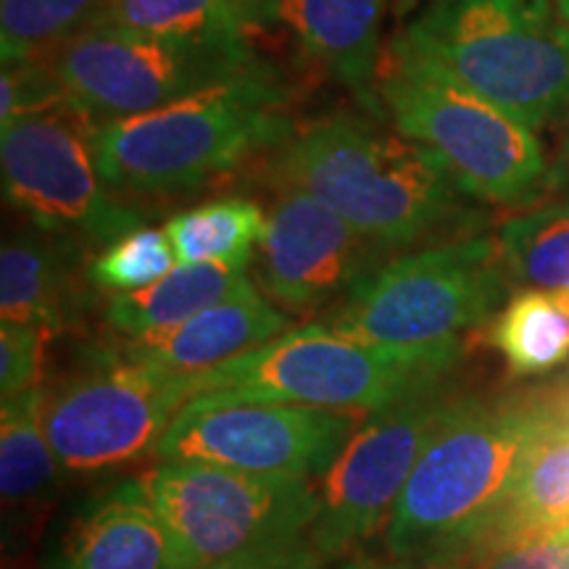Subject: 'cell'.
Returning <instances> with one entry per match:
<instances>
[{
    "label": "cell",
    "mask_w": 569,
    "mask_h": 569,
    "mask_svg": "<svg viewBox=\"0 0 569 569\" xmlns=\"http://www.w3.org/2000/svg\"><path fill=\"white\" fill-rule=\"evenodd\" d=\"M551 419L546 401H459L419 457L390 511L396 565L459 561L496 530L530 446Z\"/></svg>",
    "instance_id": "obj_1"
},
{
    "label": "cell",
    "mask_w": 569,
    "mask_h": 569,
    "mask_svg": "<svg viewBox=\"0 0 569 569\" xmlns=\"http://www.w3.org/2000/svg\"><path fill=\"white\" fill-rule=\"evenodd\" d=\"M272 174L282 188L330 206L386 251L436 238L465 213L459 184L436 153L348 113L290 130L277 146Z\"/></svg>",
    "instance_id": "obj_2"
},
{
    "label": "cell",
    "mask_w": 569,
    "mask_h": 569,
    "mask_svg": "<svg viewBox=\"0 0 569 569\" xmlns=\"http://www.w3.org/2000/svg\"><path fill=\"white\" fill-rule=\"evenodd\" d=\"M293 127L272 69L251 61L161 109L90 127L96 167L113 193L167 198L201 188Z\"/></svg>",
    "instance_id": "obj_3"
},
{
    "label": "cell",
    "mask_w": 569,
    "mask_h": 569,
    "mask_svg": "<svg viewBox=\"0 0 569 569\" xmlns=\"http://www.w3.org/2000/svg\"><path fill=\"white\" fill-rule=\"evenodd\" d=\"M375 101L398 132L438 156L461 193L528 206L557 184L532 127L467 88L407 34L380 56Z\"/></svg>",
    "instance_id": "obj_4"
},
{
    "label": "cell",
    "mask_w": 569,
    "mask_h": 569,
    "mask_svg": "<svg viewBox=\"0 0 569 569\" xmlns=\"http://www.w3.org/2000/svg\"><path fill=\"white\" fill-rule=\"evenodd\" d=\"M461 343L377 346L303 325L196 377V396L267 398L319 409L380 411L451 380ZM193 396V398H196Z\"/></svg>",
    "instance_id": "obj_5"
},
{
    "label": "cell",
    "mask_w": 569,
    "mask_h": 569,
    "mask_svg": "<svg viewBox=\"0 0 569 569\" xmlns=\"http://www.w3.org/2000/svg\"><path fill=\"white\" fill-rule=\"evenodd\" d=\"M403 34L525 124L569 113V21L549 0H436Z\"/></svg>",
    "instance_id": "obj_6"
},
{
    "label": "cell",
    "mask_w": 569,
    "mask_h": 569,
    "mask_svg": "<svg viewBox=\"0 0 569 569\" xmlns=\"http://www.w3.org/2000/svg\"><path fill=\"white\" fill-rule=\"evenodd\" d=\"M507 277L498 240H451L382 264L332 309L327 327L377 346L453 343L501 309Z\"/></svg>",
    "instance_id": "obj_7"
},
{
    "label": "cell",
    "mask_w": 569,
    "mask_h": 569,
    "mask_svg": "<svg viewBox=\"0 0 569 569\" xmlns=\"http://www.w3.org/2000/svg\"><path fill=\"white\" fill-rule=\"evenodd\" d=\"M140 482L174 540L182 569H211L301 538L322 507L309 480L193 461H161Z\"/></svg>",
    "instance_id": "obj_8"
},
{
    "label": "cell",
    "mask_w": 569,
    "mask_h": 569,
    "mask_svg": "<svg viewBox=\"0 0 569 569\" xmlns=\"http://www.w3.org/2000/svg\"><path fill=\"white\" fill-rule=\"evenodd\" d=\"M193 396L196 377L134 361L117 343L90 346L46 393V432L63 472H106L153 453Z\"/></svg>",
    "instance_id": "obj_9"
},
{
    "label": "cell",
    "mask_w": 569,
    "mask_h": 569,
    "mask_svg": "<svg viewBox=\"0 0 569 569\" xmlns=\"http://www.w3.org/2000/svg\"><path fill=\"white\" fill-rule=\"evenodd\" d=\"M90 119L71 106L0 127L3 196L38 230L106 248L140 230L142 213L111 193L96 167Z\"/></svg>",
    "instance_id": "obj_10"
},
{
    "label": "cell",
    "mask_w": 569,
    "mask_h": 569,
    "mask_svg": "<svg viewBox=\"0 0 569 569\" xmlns=\"http://www.w3.org/2000/svg\"><path fill=\"white\" fill-rule=\"evenodd\" d=\"M351 436L353 417L340 409L206 393L184 403L153 457L311 480L330 472Z\"/></svg>",
    "instance_id": "obj_11"
},
{
    "label": "cell",
    "mask_w": 569,
    "mask_h": 569,
    "mask_svg": "<svg viewBox=\"0 0 569 569\" xmlns=\"http://www.w3.org/2000/svg\"><path fill=\"white\" fill-rule=\"evenodd\" d=\"M67 103L92 124L146 113L232 77L251 53L88 24L46 56Z\"/></svg>",
    "instance_id": "obj_12"
},
{
    "label": "cell",
    "mask_w": 569,
    "mask_h": 569,
    "mask_svg": "<svg viewBox=\"0 0 569 569\" xmlns=\"http://www.w3.org/2000/svg\"><path fill=\"white\" fill-rule=\"evenodd\" d=\"M448 382L372 411L353 430L325 478L311 543L325 561L340 559L372 538L393 511L419 457L457 407Z\"/></svg>",
    "instance_id": "obj_13"
},
{
    "label": "cell",
    "mask_w": 569,
    "mask_h": 569,
    "mask_svg": "<svg viewBox=\"0 0 569 569\" xmlns=\"http://www.w3.org/2000/svg\"><path fill=\"white\" fill-rule=\"evenodd\" d=\"M259 246L261 288L290 315L338 309L386 259V248L298 188H282Z\"/></svg>",
    "instance_id": "obj_14"
},
{
    "label": "cell",
    "mask_w": 569,
    "mask_h": 569,
    "mask_svg": "<svg viewBox=\"0 0 569 569\" xmlns=\"http://www.w3.org/2000/svg\"><path fill=\"white\" fill-rule=\"evenodd\" d=\"M282 332H288V317L261 296L251 280H246L224 301L182 322L113 343L134 361H146L172 375L198 377L280 338Z\"/></svg>",
    "instance_id": "obj_15"
},
{
    "label": "cell",
    "mask_w": 569,
    "mask_h": 569,
    "mask_svg": "<svg viewBox=\"0 0 569 569\" xmlns=\"http://www.w3.org/2000/svg\"><path fill=\"white\" fill-rule=\"evenodd\" d=\"M53 569H182L140 478L90 496L63 532Z\"/></svg>",
    "instance_id": "obj_16"
},
{
    "label": "cell",
    "mask_w": 569,
    "mask_h": 569,
    "mask_svg": "<svg viewBox=\"0 0 569 569\" xmlns=\"http://www.w3.org/2000/svg\"><path fill=\"white\" fill-rule=\"evenodd\" d=\"M82 243L46 230L11 234L0 251V317L51 332L82 327L90 309Z\"/></svg>",
    "instance_id": "obj_17"
},
{
    "label": "cell",
    "mask_w": 569,
    "mask_h": 569,
    "mask_svg": "<svg viewBox=\"0 0 569 569\" xmlns=\"http://www.w3.org/2000/svg\"><path fill=\"white\" fill-rule=\"evenodd\" d=\"M272 21L336 80L375 101L386 0H259Z\"/></svg>",
    "instance_id": "obj_18"
},
{
    "label": "cell",
    "mask_w": 569,
    "mask_h": 569,
    "mask_svg": "<svg viewBox=\"0 0 569 569\" xmlns=\"http://www.w3.org/2000/svg\"><path fill=\"white\" fill-rule=\"evenodd\" d=\"M256 21H261L259 0H103L90 24L248 53Z\"/></svg>",
    "instance_id": "obj_19"
},
{
    "label": "cell",
    "mask_w": 569,
    "mask_h": 569,
    "mask_svg": "<svg viewBox=\"0 0 569 569\" xmlns=\"http://www.w3.org/2000/svg\"><path fill=\"white\" fill-rule=\"evenodd\" d=\"M248 280L246 267L230 261H198L177 264L148 288L132 293H113L106 301L103 319L113 332L124 338L142 336L182 322V319L224 301L232 290Z\"/></svg>",
    "instance_id": "obj_20"
},
{
    "label": "cell",
    "mask_w": 569,
    "mask_h": 569,
    "mask_svg": "<svg viewBox=\"0 0 569 569\" xmlns=\"http://www.w3.org/2000/svg\"><path fill=\"white\" fill-rule=\"evenodd\" d=\"M61 465L46 432V390L3 398L0 490L6 509H30L51 493Z\"/></svg>",
    "instance_id": "obj_21"
},
{
    "label": "cell",
    "mask_w": 569,
    "mask_h": 569,
    "mask_svg": "<svg viewBox=\"0 0 569 569\" xmlns=\"http://www.w3.org/2000/svg\"><path fill=\"white\" fill-rule=\"evenodd\" d=\"M490 346L511 375H543L569 359V293L525 290L498 311Z\"/></svg>",
    "instance_id": "obj_22"
},
{
    "label": "cell",
    "mask_w": 569,
    "mask_h": 569,
    "mask_svg": "<svg viewBox=\"0 0 569 569\" xmlns=\"http://www.w3.org/2000/svg\"><path fill=\"white\" fill-rule=\"evenodd\" d=\"M163 232L180 264L230 261L248 267L253 246L267 232V213L248 198H219L174 213Z\"/></svg>",
    "instance_id": "obj_23"
},
{
    "label": "cell",
    "mask_w": 569,
    "mask_h": 569,
    "mask_svg": "<svg viewBox=\"0 0 569 569\" xmlns=\"http://www.w3.org/2000/svg\"><path fill=\"white\" fill-rule=\"evenodd\" d=\"M569 522V425L549 419L530 446L507 509L490 536ZM488 536V538H490Z\"/></svg>",
    "instance_id": "obj_24"
},
{
    "label": "cell",
    "mask_w": 569,
    "mask_h": 569,
    "mask_svg": "<svg viewBox=\"0 0 569 569\" xmlns=\"http://www.w3.org/2000/svg\"><path fill=\"white\" fill-rule=\"evenodd\" d=\"M503 267L528 290L569 293V206L519 213L498 232Z\"/></svg>",
    "instance_id": "obj_25"
},
{
    "label": "cell",
    "mask_w": 569,
    "mask_h": 569,
    "mask_svg": "<svg viewBox=\"0 0 569 569\" xmlns=\"http://www.w3.org/2000/svg\"><path fill=\"white\" fill-rule=\"evenodd\" d=\"M103 0H0L3 61L38 59L90 24Z\"/></svg>",
    "instance_id": "obj_26"
},
{
    "label": "cell",
    "mask_w": 569,
    "mask_h": 569,
    "mask_svg": "<svg viewBox=\"0 0 569 569\" xmlns=\"http://www.w3.org/2000/svg\"><path fill=\"white\" fill-rule=\"evenodd\" d=\"M174 261L177 256L167 232L140 227L96 253L84 272L92 288L109 293H132L172 272Z\"/></svg>",
    "instance_id": "obj_27"
},
{
    "label": "cell",
    "mask_w": 569,
    "mask_h": 569,
    "mask_svg": "<svg viewBox=\"0 0 569 569\" xmlns=\"http://www.w3.org/2000/svg\"><path fill=\"white\" fill-rule=\"evenodd\" d=\"M457 565L459 569H569V522L498 532Z\"/></svg>",
    "instance_id": "obj_28"
},
{
    "label": "cell",
    "mask_w": 569,
    "mask_h": 569,
    "mask_svg": "<svg viewBox=\"0 0 569 569\" xmlns=\"http://www.w3.org/2000/svg\"><path fill=\"white\" fill-rule=\"evenodd\" d=\"M67 103L61 82L56 80L53 69L46 59H19L3 61L0 74V127L11 124L13 119L30 117L51 109H61Z\"/></svg>",
    "instance_id": "obj_29"
},
{
    "label": "cell",
    "mask_w": 569,
    "mask_h": 569,
    "mask_svg": "<svg viewBox=\"0 0 569 569\" xmlns=\"http://www.w3.org/2000/svg\"><path fill=\"white\" fill-rule=\"evenodd\" d=\"M53 332L40 325L3 322L0 327V393L13 398L42 388L46 346Z\"/></svg>",
    "instance_id": "obj_30"
},
{
    "label": "cell",
    "mask_w": 569,
    "mask_h": 569,
    "mask_svg": "<svg viewBox=\"0 0 569 569\" xmlns=\"http://www.w3.org/2000/svg\"><path fill=\"white\" fill-rule=\"evenodd\" d=\"M322 565L325 559L319 557L311 538L301 536L267 546V549L243 553V557H234L211 569H319Z\"/></svg>",
    "instance_id": "obj_31"
},
{
    "label": "cell",
    "mask_w": 569,
    "mask_h": 569,
    "mask_svg": "<svg viewBox=\"0 0 569 569\" xmlns=\"http://www.w3.org/2000/svg\"><path fill=\"white\" fill-rule=\"evenodd\" d=\"M546 403H549L553 419H559V422L569 425V386L559 388L551 398H546Z\"/></svg>",
    "instance_id": "obj_32"
},
{
    "label": "cell",
    "mask_w": 569,
    "mask_h": 569,
    "mask_svg": "<svg viewBox=\"0 0 569 569\" xmlns=\"http://www.w3.org/2000/svg\"><path fill=\"white\" fill-rule=\"evenodd\" d=\"M553 180H569V132H567V140H565V151H561V161H559V169L553 172Z\"/></svg>",
    "instance_id": "obj_33"
},
{
    "label": "cell",
    "mask_w": 569,
    "mask_h": 569,
    "mask_svg": "<svg viewBox=\"0 0 569 569\" xmlns=\"http://www.w3.org/2000/svg\"><path fill=\"white\" fill-rule=\"evenodd\" d=\"M419 569H459L457 561H430V565H422Z\"/></svg>",
    "instance_id": "obj_34"
},
{
    "label": "cell",
    "mask_w": 569,
    "mask_h": 569,
    "mask_svg": "<svg viewBox=\"0 0 569 569\" xmlns=\"http://www.w3.org/2000/svg\"><path fill=\"white\" fill-rule=\"evenodd\" d=\"M346 569H390V567H380V565H372V561H353V565H348Z\"/></svg>",
    "instance_id": "obj_35"
},
{
    "label": "cell",
    "mask_w": 569,
    "mask_h": 569,
    "mask_svg": "<svg viewBox=\"0 0 569 569\" xmlns=\"http://www.w3.org/2000/svg\"><path fill=\"white\" fill-rule=\"evenodd\" d=\"M557 6H559L561 17H565V21H569V0H557Z\"/></svg>",
    "instance_id": "obj_36"
}]
</instances>
